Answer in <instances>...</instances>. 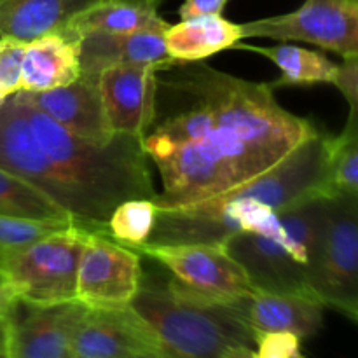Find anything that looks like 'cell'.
<instances>
[{
  "mask_svg": "<svg viewBox=\"0 0 358 358\" xmlns=\"http://www.w3.org/2000/svg\"><path fill=\"white\" fill-rule=\"evenodd\" d=\"M87 233L70 224L9 252L0 262V283L30 306L77 301V269Z\"/></svg>",
  "mask_w": 358,
  "mask_h": 358,
  "instance_id": "obj_6",
  "label": "cell"
},
{
  "mask_svg": "<svg viewBox=\"0 0 358 358\" xmlns=\"http://www.w3.org/2000/svg\"><path fill=\"white\" fill-rule=\"evenodd\" d=\"M133 358H168L166 355H163V353H157V352H152V353H142V355H136Z\"/></svg>",
  "mask_w": 358,
  "mask_h": 358,
  "instance_id": "obj_33",
  "label": "cell"
},
{
  "mask_svg": "<svg viewBox=\"0 0 358 358\" xmlns=\"http://www.w3.org/2000/svg\"><path fill=\"white\" fill-rule=\"evenodd\" d=\"M334 163H332L329 187L334 192H353L358 194V136L350 142L339 143L336 140Z\"/></svg>",
  "mask_w": 358,
  "mask_h": 358,
  "instance_id": "obj_26",
  "label": "cell"
},
{
  "mask_svg": "<svg viewBox=\"0 0 358 358\" xmlns=\"http://www.w3.org/2000/svg\"><path fill=\"white\" fill-rule=\"evenodd\" d=\"M336 136L318 129L271 170L219 196L157 208L156 227L143 245H217L261 231L276 213L317 196H329Z\"/></svg>",
  "mask_w": 358,
  "mask_h": 358,
  "instance_id": "obj_3",
  "label": "cell"
},
{
  "mask_svg": "<svg viewBox=\"0 0 358 358\" xmlns=\"http://www.w3.org/2000/svg\"><path fill=\"white\" fill-rule=\"evenodd\" d=\"M16 301L17 299L14 297V294L6 285H0V318L9 313V310Z\"/></svg>",
  "mask_w": 358,
  "mask_h": 358,
  "instance_id": "obj_30",
  "label": "cell"
},
{
  "mask_svg": "<svg viewBox=\"0 0 358 358\" xmlns=\"http://www.w3.org/2000/svg\"><path fill=\"white\" fill-rule=\"evenodd\" d=\"M142 285L140 252L90 231L77 269L76 299L91 310L128 308Z\"/></svg>",
  "mask_w": 358,
  "mask_h": 358,
  "instance_id": "obj_10",
  "label": "cell"
},
{
  "mask_svg": "<svg viewBox=\"0 0 358 358\" xmlns=\"http://www.w3.org/2000/svg\"><path fill=\"white\" fill-rule=\"evenodd\" d=\"M325 308L317 299L301 294L255 290L247 303V320L257 332H290L306 339L324 324Z\"/></svg>",
  "mask_w": 358,
  "mask_h": 358,
  "instance_id": "obj_16",
  "label": "cell"
},
{
  "mask_svg": "<svg viewBox=\"0 0 358 358\" xmlns=\"http://www.w3.org/2000/svg\"><path fill=\"white\" fill-rule=\"evenodd\" d=\"M6 338H7V315L0 318V350L6 346Z\"/></svg>",
  "mask_w": 358,
  "mask_h": 358,
  "instance_id": "obj_32",
  "label": "cell"
},
{
  "mask_svg": "<svg viewBox=\"0 0 358 358\" xmlns=\"http://www.w3.org/2000/svg\"><path fill=\"white\" fill-rule=\"evenodd\" d=\"M163 0H98L87 9L72 17L59 34L70 41L93 31H126L142 30L159 23V6Z\"/></svg>",
  "mask_w": 358,
  "mask_h": 358,
  "instance_id": "obj_20",
  "label": "cell"
},
{
  "mask_svg": "<svg viewBox=\"0 0 358 358\" xmlns=\"http://www.w3.org/2000/svg\"><path fill=\"white\" fill-rule=\"evenodd\" d=\"M87 306L79 301L30 306L16 301L7 313L9 358H73V338Z\"/></svg>",
  "mask_w": 358,
  "mask_h": 358,
  "instance_id": "obj_11",
  "label": "cell"
},
{
  "mask_svg": "<svg viewBox=\"0 0 358 358\" xmlns=\"http://www.w3.org/2000/svg\"><path fill=\"white\" fill-rule=\"evenodd\" d=\"M238 49L257 52L264 58L271 59L280 69L282 76L271 86H315V84H334L338 76L339 63L329 59L324 52L311 51L292 44L278 45H248L238 44Z\"/></svg>",
  "mask_w": 358,
  "mask_h": 358,
  "instance_id": "obj_21",
  "label": "cell"
},
{
  "mask_svg": "<svg viewBox=\"0 0 358 358\" xmlns=\"http://www.w3.org/2000/svg\"><path fill=\"white\" fill-rule=\"evenodd\" d=\"M65 226H70V224L35 222V220L13 219V217L0 215V262L9 252L24 247V245L31 243V241Z\"/></svg>",
  "mask_w": 358,
  "mask_h": 358,
  "instance_id": "obj_24",
  "label": "cell"
},
{
  "mask_svg": "<svg viewBox=\"0 0 358 358\" xmlns=\"http://www.w3.org/2000/svg\"><path fill=\"white\" fill-rule=\"evenodd\" d=\"M140 255L168 269L177 289L206 301L236 303L255 292L245 269L217 245H142Z\"/></svg>",
  "mask_w": 358,
  "mask_h": 358,
  "instance_id": "obj_8",
  "label": "cell"
},
{
  "mask_svg": "<svg viewBox=\"0 0 358 358\" xmlns=\"http://www.w3.org/2000/svg\"><path fill=\"white\" fill-rule=\"evenodd\" d=\"M21 93L38 110L76 136L98 145H105L114 138L115 133L108 124L100 87L94 80L79 77L69 86Z\"/></svg>",
  "mask_w": 358,
  "mask_h": 358,
  "instance_id": "obj_15",
  "label": "cell"
},
{
  "mask_svg": "<svg viewBox=\"0 0 358 358\" xmlns=\"http://www.w3.org/2000/svg\"><path fill=\"white\" fill-rule=\"evenodd\" d=\"M0 168L17 175L65 210L77 226L107 233L126 199H156L142 138L114 135L105 145L66 131L21 91L0 105Z\"/></svg>",
  "mask_w": 358,
  "mask_h": 358,
  "instance_id": "obj_2",
  "label": "cell"
},
{
  "mask_svg": "<svg viewBox=\"0 0 358 358\" xmlns=\"http://www.w3.org/2000/svg\"><path fill=\"white\" fill-rule=\"evenodd\" d=\"M241 35L306 42L346 58L358 52V0H304L292 13L241 23Z\"/></svg>",
  "mask_w": 358,
  "mask_h": 358,
  "instance_id": "obj_9",
  "label": "cell"
},
{
  "mask_svg": "<svg viewBox=\"0 0 358 358\" xmlns=\"http://www.w3.org/2000/svg\"><path fill=\"white\" fill-rule=\"evenodd\" d=\"M27 42L0 37V90L7 94L21 91V69Z\"/></svg>",
  "mask_w": 358,
  "mask_h": 358,
  "instance_id": "obj_27",
  "label": "cell"
},
{
  "mask_svg": "<svg viewBox=\"0 0 358 358\" xmlns=\"http://www.w3.org/2000/svg\"><path fill=\"white\" fill-rule=\"evenodd\" d=\"M222 358H257L250 346H234L224 353Z\"/></svg>",
  "mask_w": 358,
  "mask_h": 358,
  "instance_id": "obj_31",
  "label": "cell"
},
{
  "mask_svg": "<svg viewBox=\"0 0 358 358\" xmlns=\"http://www.w3.org/2000/svg\"><path fill=\"white\" fill-rule=\"evenodd\" d=\"M161 353L152 332L129 308L91 310L73 338V358H133Z\"/></svg>",
  "mask_w": 358,
  "mask_h": 358,
  "instance_id": "obj_14",
  "label": "cell"
},
{
  "mask_svg": "<svg viewBox=\"0 0 358 358\" xmlns=\"http://www.w3.org/2000/svg\"><path fill=\"white\" fill-rule=\"evenodd\" d=\"M229 0H184L178 9L180 20L198 16H222Z\"/></svg>",
  "mask_w": 358,
  "mask_h": 358,
  "instance_id": "obj_29",
  "label": "cell"
},
{
  "mask_svg": "<svg viewBox=\"0 0 358 358\" xmlns=\"http://www.w3.org/2000/svg\"><path fill=\"white\" fill-rule=\"evenodd\" d=\"M301 341L290 332H257L255 336V357L257 358H304Z\"/></svg>",
  "mask_w": 358,
  "mask_h": 358,
  "instance_id": "obj_28",
  "label": "cell"
},
{
  "mask_svg": "<svg viewBox=\"0 0 358 358\" xmlns=\"http://www.w3.org/2000/svg\"><path fill=\"white\" fill-rule=\"evenodd\" d=\"M156 199H126L112 212L107 222V234L117 243L136 250L149 241L150 234L156 227Z\"/></svg>",
  "mask_w": 358,
  "mask_h": 358,
  "instance_id": "obj_23",
  "label": "cell"
},
{
  "mask_svg": "<svg viewBox=\"0 0 358 358\" xmlns=\"http://www.w3.org/2000/svg\"><path fill=\"white\" fill-rule=\"evenodd\" d=\"M325 206L327 196L306 199L276 213L261 231L236 234L224 248L245 269L255 290L311 297Z\"/></svg>",
  "mask_w": 358,
  "mask_h": 358,
  "instance_id": "obj_5",
  "label": "cell"
},
{
  "mask_svg": "<svg viewBox=\"0 0 358 358\" xmlns=\"http://www.w3.org/2000/svg\"><path fill=\"white\" fill-rule=\"evenodd\" d=\"M170 23L161 20L142 30L110 34L93 31L76 38L79 49L80 77L98 83L101 72L121 65H154L166 70L175 59L168 55L164 44Z\"/></svg>",
  "mask_w": 358,
  "mask_h": 358,
  "instance_id": "obj_13",
  "label": "cell"
},
{
  "mask_svg": "<svg viewBox=\"0 0 358 358\" xmlns=\"http://www.w3.org/2000/svg\"><path fill=\"white\" fill-rule=\"evenodd\" d=\"M7 96H9V94H7L6 91H3V90H0V105H2L3 101L7 100Z\"/></svg>",
  "mask_w": 358,
  "mask_h": 358,
  "instance_id": "obj_34",
  "label": "cell"
},
{
  "mask_svg": "<svg viewBox=\"0 0 358 358\" xmlns=\"http://www.w3.org/2000/svg\"><path fill=\"white\" fill-rule=\"evenodd\" d=\"M241 38V24L222 16H198L170 24L164 44L175 62H203L217 52L234 49Z\"/></svg>",
  "mask_w": 358,
  "mask_h": 358,
  "instance_id": "obj_19",
  "label": "cell"
},
{
  "mask_svg": "<svg viewBox=\"0 0 358 358\" xmlns=\"http://www.w3.org/2000/svg\"><path fill=\"white\" fill-rule=\"evenodd\" d=\"M80 77L79 49L59 31L27 42L21 69V91H48L72 84Z\"/></svg>",
  "mask_w": 358,
  "mask_h": 358,
  "instance_id": "obj_17",
  "label": "cell"
},
{
  "mask_svg": "<svg viewBox=\"0 0 358 358\" xmlns=\"http://www.w3.org/2000/svg\"><path fill=\"white\" fill-rule=\"evenodd\" d=\"M0 358H9V355H7V350H6V346H3V348L0 350Z\"/></svg>",
  "mask_w": 358,
  "mask_h": 358,
  "instance_id": "obj_35",
  "label": "cell"
},
{
  "mask_svg": "<svg viewBox=\"0 0 358 358\" xmlns=\"http://www.w3.org/2000/svg\"><path fill=\"white\" fill-rule=\"evenodd\" d=\"M98 0H0V37L31 42L59 31Z\"/></svg>",
  "mask_w": 358,
  "mask_h": 358,
  "instance_id": "obj_18",
  "label": "cell"
},
{
  "mask_svg": "<svg viewBox=\"0 0 358 358\" xmlns=\"http://www.w3.org/2000/svg\"><path fill=\"white\" fill-rule=\"evenodd\" d=\"M0 215L35 222L76 224L44 192L3 168H0Z\"/></svg>",
  "mask_w": 358,
  "mask_h": 358,
  "instance_id": "obj_22",
  "label": "cell"
},
{
  "mask_svg": "<svg viewBox=\"0 0 358 358\" xmlns=\"http://www.w3.org/2000/svg\"><path fill=\"white\" fill-rule=\"evenodd\" d=\"M157 72L154 65H121L98 77L108 124L115 135L143 138L156 115Z\"/></svg>",
  "mask_w": 358,
  "mask_h": 358,
  "instance_id": "obj_12",
  "label": "cell"
},
{
  "mask_svg": "<svg viewBox=\"0 0 358 358\" xmlns=\"http://www.w3.org/2000/svg\"><path fill=\"white\" fill-rule=\"evenodd\" d=\"M271 83L234 77L201 62L157 73L156 115L142 145L157 168V208L194 205L271 170L318 131L285 110Z\"/></svg>",
  "mask_w": 358,
  "mask_h": 358,
  "instance_id": "obj_1",
  "label": "cell"
},
{
  "mask_svg": "<svg viewBox=\"0 0 358 358\" xmlns=\"http://www.w3.org/2000/svg\"><path fill=\"white\" fill-rule=\"evenodd\" d=\"M334 86L341 91L350 105L348 121L343 131L336 135L339 143H345L358 136V52L346 56L343 58V63H339Z\"/></svg>",
  "mask_w": 358,
  "mask_h": 358,
  "instance_id": "obj_25",
  "label": "cell"
},
{
  "mask_svg": "<svg viewBox=\"0 0 358 358\" xmlns=\"http://www.w3.org/2000/svg\"><path fill=\"white\" fill-rule=\"evenodd\" d=\"M310 292L324 308L358 320V194L327 196L324 236Z\"/></svg>",
  "mask_w": 358,
  "mask_h": 358,
  "instance_id": "obj_7",
  "label": "cell"
},
{
  "mask_svg": "<svg viewBox=\"0 0 358 358\" xmlns=\"http://www.w3.org/2000/svg\"><path fill=\"white\" fill-rule=\"evenodd\" d=\"M355 324H358V320H357V322H355Z\"/></svg>",
  "mask_w": 358,
  "mask_h": 358,
  "instance_id": "obj_36",
  "label": "cell"
},
{
  "mask_svg": "<svg viewBox=\"0 0 358 358\" xmlns=\"http://www.w3.org/2000/svg\"><path fill=\"white\" fill-rule=\"evenodd\" d=\"M247 303L199 299L168 282L166 287L142 283L128 308L168 358H222L234 346H255Z\"/></svg>",
  "mask_w": 358,
  "mask_h": 358,
  "instance_id": "obj_4",
  "label": "cell"
}]
</instances>
